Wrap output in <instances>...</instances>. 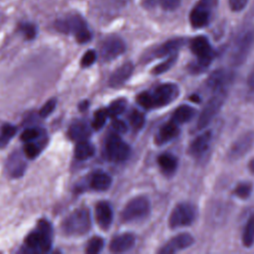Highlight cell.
I'll return each instance as SVG.
<instances>
[{
  "mask_svg": "<svg viewBox=\"0 0 254 254\" xmlns=\"http://www.w3.org/2000/svg\"><path fill=\"white\" fill-rule=\"evenodd\" d=\"M242 242L245 247H251L254 243V213L248 218L243 233H242Z\"/></svg>",
  "mask_w": 254,
  "mask_h": 254,
  "instance_id": "484cf974",
  "label": "cell"
},
{
  "mask_svg": "<svg viewBox=\"0 0 254 254\" xmlns=\"http://www.w3.org/2000/svg\"><path fill=\"white\" fill-rule=\"evenodd\" d=\"M177 59H178V54L177 53L168 56V59L166 61H164L163 63H161L160 64L156 65L153 68V73L154 74H161L163 72H166L167 70H169L175 64Z\"/></svg>",
  "mask_w": 254,
  "mask_h": 254,
  "instance_id": "83f0119b",
  "label": "cell"
},
{
  "mask_svg": "<svg viewBox=\"0 0 254 254\" xmlns=\"http://www.w3.org/2000/svg\"><path fill=\"white\" fill-rule=\"evenodd\" d=\"M112 217L113 213L109 203L99 201L95 206V218L98 225L103 229H107L112 222Z\"/></svg>",
  "mask_w": 254,
  "mask_h": 254,
  "instance_id": "ac0fdd59",
  "label": "cell"
},
{
  "mask_svg": "<svg viewBox=\"0 0 254 254\" xmlns=\"http://www.w3.org/2000/svg\"><path fill=\"white\" fill-rule=\"evenodd\" d=\"M112 127L117 133H125L127 131V125L124 121L119 119H113Z\"/></svg>",
  "mask_w": 254,
  "mask_h": 254,
  "instance_id": "60d3db41",
  "label": "cell"
},
{
  "mask_svg": "<svg viewBox=\"0 0 254 254\" xmlns=\"http://www.w3.org/2000/svg\"><path fill=\"white\" fill-rule=\"evenodd\" d=\"M27 247L47 252L52 246V227L46 220H40L38 230L31 232L25 239Z\"/></svg>",
  "mask_w": 254,
  "mask_h": 254,
  "instance_id": "5b68a950",
  "label": "cell"
},
{
  "mask_svg": "<svg viewBox=\"0 0 254 254\" xmlns=\"http://www.w3.org/2000/svg\"><path fill=\"white\" fill-rule=\"evenodd\" d=\"M19 30L25 36V38L28 39V40L34 39L36 37V34H37V29H36L35 25H33L31 23H22V24H20Z\"/></svg>",
  "mask_w": 254,
  "mask_h": 254,
  "instance_id": "836d02e7",
  "label": "cell"
},
{
  "mask_svg": "<svg viewBox=\"0 0 254 254\" xmlns=\"http://www.w3.org/2000/svg\"><path fill=\"white\" fill-rule=\"evenodd\" d=\"M211 1L210 0H200L192 8L190 14V22L193 28L204 27L209 20L210 16Z\"/></svg>",
  "mask_w": 254,
  "mask_h": 254,
  "instance_id": "30bf717a",
  "label": "cell"
},
{
  "mask_svg": "<svg viewBox=\"0 0 254 254\" xmlns=\"http://www.w3.org/2000/svg\"><path fill=\"white\" fill-rule=\"evenodd\" d=\"M190 50L197 58L196 62L190 64V70L200 72L210 64L213 59L211 46L205 37L198 36L191 40Z\"/></svg>",
  "mask_w": 254,
  "mask_h": 254,
  "instance_id": "277c9868",
  "label": "cell"
},
{
  "mask_svg": "<svg viewBox=\"0 0 254 254\" xmlns=\"http://www.w3.org/2000/svg\"><path fill=\"white\" fill-rule=\"evenodd\" d=\"M230 79L231 75L228 71L224 69H217L208 76L206 85L212 92L218 90H226Z\"/></svg>",
  "mask_w": 254,
  "mask_h": 254,
  "instance_id": "9a60e30c",
  "label": "cell"
},
{
  "mask_svg": "<svg viewBox=\"0 0 254 254\" xmlns=\"http://www.w3.org/2000/svg\"><path fill=\"white\" fill-rule=\"evenodd\" d=\"M180 133V128L179 124L176 123L175 121L171 120L168 123L164 124L160 130L158 131L156 135V142L157 144H165L174 138H176Z\"/></svg>",
  "mask_w": 254,
  "mask_h": 254,
  "instance_id": "d6986e66",
  "label": "cell"
},
{
  "mask_svg": "<svg viewBox=\"0 0 254 254\" xmlns=\"http://www.w3.org/2000/svg\"><path fill=\"white\" fill-rule=\"evenodd\" d=\"M107 116H108V114H107L106 109H98L94 113V116H93V120H92V124H91L92 128L94 130H99L105 124Z\"/></svg>",
  "mask_w": 254,
  "mask_h": 254,
  "instance_id": "1f68e13d",
  "label": "cell"
},
{
  "mask_svg": "<svg viewBox=\"0 0 254 254\" xmlns=\"http://www.w3.org/2000/svg\"><path fill=\"white\" fill-rule=\"evenodd\" d=\"M111 177L101 171L95 172L90 180V186L93 190H105L107 189H109V187L111 186Z\"/></svg>",
  "mask_w": 254,
  "mask_h": 254,
  "instance_id": "603a6c76",
  "label": "cell"
},
{
  "mask_svg": "<svg viewBox=\"0 0 254 254\" xmlns=\"http://www.w3.org/2000/svg\"><path fill=\"white\" fill-rule=\"evenodd\" d=\"M91 133L90 126L82 121V120H75L71 123L68 128V136L70 139L78 142L82 140H87Z\"/></svg>",
  "mask_w": 254,
  "mask_h": 254,
  "instance_id": "ffe728a7",
  "label": "cell"
},
{
  "mask_svg": "<svg viewBox=\"0 0 254 254\" xmlns=\"http://www.w3.org/2000/svg\"><path fill=\"white\" fill-rule=\"evenodd\" d=\"M126 104H127L126 100L123 99V98H119V99L114 100L109 105V107L106 109L108 116L111 117V118H114V117L120 115L125 110Z\"/></svg>",
  "mask_w": 254,
  "mask_h": 254,
  "instance_id": "4316f807",
  "label": "cell"
},
{
  "mask_svg": "<svg viewBox=\"0 0 254 254\" xmlns=\"http://www.w3.org/2000/svg\"><path fill=\"white\" fill-rule=\"evenodd\" d=\"M194 113H195V110L191 106L184 104L179 106L175 110L172 116V120L178 124L187 123L194 116Z\"/></svg>",
  "mask_w": 254,
  "mask_h": 254,
  "instance_id": "cb8c5ba5",
  "label": "cell"
},
{
  "mask_svg": "<svg viewBox=\"0 0 254 254\" xmlns=\"http://www.w3.org/2000/svg\"><path fill=\"white\" fill-rule=\"evenodd\" d=\"M158 164L164 174L172 175L177 170L178 160L174 155L170 153H165L158 157Z\"/></svg>",
  "mask_w": 254,
  "mask_h": 254,
  "instance_id": "7402d4cb",
  "label": "cell"
},
{
  "mask_svg": "<svg viewBox=\"0 0 254 254\" xmlns=\"http://www.w3.org/2000/svg\"><path fill=\"white\" fill-rule=\"evenodd\" d=\"M157 2H159V4L164 10L172 11L180 6L182 0H157Z\"/></svg>",
  "mask_w": 254,
  "mask_h": 254,
  "instance_id": "74e56055",
  "label": "cell"
},
{
  "mask_svg": "<svg viewBox=\"0 0 254 254\" xmlns=\"http://www.w3.org/2000/svg\"><path fill=\"white\" fill-rule=\"evenodd\" d=\"M24 153L25 155L30 158V159H33L35 158L36 156H38V154L40 153V148L38 147V145H36L35 143H30V142H27L24 146Z\"/></svg>",
  "mask_w": 254,
  "mask_h": 254,
  "instance_id": "d590c367",
  "label": "cell"
},
{
  "mask_svg": "<svg viewBox=\"0 0 254 254\" xmlns=\"http://www.w3.org/2000/svg\"><path fill=\"white\" fill-rule=\"evenodd\" d=\"M253 143H254V136L252 134L242 135L230 147L228 152V157L233 160L243 157L245 154L249 152Z\"/></svg>",
  "mask_w": 254,
  "mask_h": 254,
  "instance_id": "4fadbf2b",
  "label": "cell"
},
{
  "mask_svg": "<svg viewBox=\"0 0 254 254\" xmlns=\"http://www.w3.org/2000/svg\"><path fill=\"white\" fill-rule=\"evenodd\" d=\"M196 208L190 202H181L172 210L169 217V225L171 228H179L189 226L193 223L196 218Z\"/></svg>",
  "mask_w": 254,
  "mask_h": 254,
  "instance_id": "52a82bcc",
  "label": "cell"
},
{
  "mask_svg": "<svg viewBox=\"0 0 254 254\" xmlns=\"http://www.w3.org/2000/svg\"><path fill=\"white\" fill-rule=\"evenodd\" d=\"M226 98V90H218L214 91L212 96L206 102L204 107L202 108L196 123L197 129H202L206 127L214 116L219 112Z\"/></svg>",
  "mask_w": 254,
  "mask_h": 254,
  "instance_id": "8992f818",
  "label": "cell"
},
{
  "mask_svg": "<svg viewBox=\"0 0 254 254\" xmlns=\"http://www.w3.org/2000/svg\"><path fill=\"white\" fill-rule=\"evenodd\" d=\"M125 52L124 42L116 36L106 38L100 46V56L104 61H111Z\"/></svg>",
  "mask_w": 254,
  "mask_h": 254,
  "instance_id": "8fae6325",
  "label": "cell"
},
{
  "mask_svg": "<svg viewBox=\"0 0 254 254\" xmlns=\"http://www.w3.org/2000/svg\"><path fill=\"white\" fill-rule=\"evenodd\" d=\"M95 60H96V53L93 50H89L82 56L80 64L82 67H88L95 62Z\"/></svg>",
  "mask_w": 254,
  "mask_h": 254,
  "instance_id": "e575fe53",
  "label": "cell"
},
{
  "mask_svg": "<svg viewBox=\"0 0 254 254\" xmlns=\"http://www.w3.org/2000/svg\"><path fill=\"white\" fill-rule=\"evenodd\" d=\"M56 103H57V100L54 99V98L47 101L40 110V116L41 117H47L48 115H50L54 111V109L56 107Z\"/></svg>",
  "mask_w": 254,
  "mask_h": 254,
  "instance_id": "8d00e7d4",
  "label": "cell"
},
{
  "mask_svg": "<svg viewBox=\"0 0 254 254\" xmlns=\"http://www.w3.org/2000/svg\"><path fill=\"white\" fill-rule=\"evenodd\" d=\"M39 136V131L35 128H28L21 134V140L24 142H31Z\"/></svg>",
  "mask_w": 254,
  "mask_h": 254,
  "instance_id": "f35d334b",
  "label": "cell"
},
{
  "mask_svg": "<svg viewBox=\"0 0 254 254\" xmlns=\"http://www.w3.org/2000/svg\"><path fill=\"white\" fill-rule=\"evenodd\" d=\"M130 147L117 134H110L105 143L106 157L113 162H123L130 156Z\"/></svg>",
  "mask_w": 254,
  "mask_h": 254,
  "instance_id": "9c48e42d",
  "label": "cell"
},
{
  "mask_svg": "<svg viewBox=\"0 0 254 254\" xmlns=\"http://www.w3.org/2000/svg\"><path fill=\"white\" fill-rule=\"evenodd\" d=\"M155 2H157V0H148V3H149V4H153V3H155Z\"/></svg>",
  "mask_w": 254,
  "mask_h": 254,
  "instance_id": "bcb514c9",
  "label": "cell"
},
{
  "mask_svg": "<svg viewBox=\"0 0 254 254\" xmlns=\"http://www.w3.org/2000/svg\"><path fill=\"white\" fill-rule=\"evenodd\" d=\"M211 131H205L201 135L197 136L189 147V154L194 158H199L206 153L211 142Z\"/></svg>",
  "mask_w": 254,
  "mask_h": 254,
  "instance_id": "5bb4252c",
  "label": "cell"
},
{
  "mask_svg": "<svg viewBox=\"0 0 254 254\" xmlns=\"http://www.w3.org/2000/svg\"><path fill=\"white\" fill-rule=\"evenodd\" d=\"M252 191V186L249 183H241L236 186L233 193L240 198H247Z\"/></svg>",
  "mask_w": 254,
  "mask_h": 254,
  "instance_id": "d6a6232c",
  "label": "cell"
},
{
  "mask_svg": "<svg viewBox=\"0 0 254 254\" xmlns=\"http://www.w3.org/2000/svg\"><path fill=\"white\" fill-rule=\"evenodd\" d=\"M248 168H249V170L251 171V173L254 174V159H252V160L249 162Z\"/></svg>",
  "mask_w": 254,
  "mask_h": 254,
  "instance_id": "ee69618b",
  "label": "cell"
},
{
  "mask_svg": "<svg viewBox=\"0 0 254 254\" xmlns=\"http://www.w3.org/2000/svg\"><path fill=\"white\" fill-rule=\"evenodd\" d=\"M194 242L193 237L190 233H180L170 239L160 250L159 253L162 254H172L184 250L191 246Z\"/></svg>",
  "mask_w": 254,
  "mask_h": 254,
  "instance_id": "7c38bea8",
  "label": "cell"
},
{
  "mask_svg": "<svg viewBox=\"0 0 254 254\" xmlns=\"http://www.w3.org/2000/svg\"><path fill=\"white\" fill-rule=\"evenodd\" d=\"M16 128L11 124H5L2 126L0 135V146H5L7 142L15 135Z\"/></svg>",
  "mask_w": 254,
  "mask_h": 254,
  "instance_id": "4dcf8cb0",
  "label": "cell"
},
{
  "mask_svg": "<svg viewBox=\"0 0 254 254\" xmlns=\"http://www.w3.org/2000/svg\"><path fill=\"white\" fill-rule=\"evenodd\" d=\"M105 1L115 8H122L129 2V0H105Z\"/></svg>",
  "mask_w": 254,
  "mask_h": 254,
  "instance_id": "b9f144b4",
  "label": "cell"
},
{
  "mask_svg": "<svg viewBox=\"0 0 254 254\" xmlns=\"http://www.w3.org/2000/svg\"><path fill=\"white\" fill-rule=\"evenodd\" d=\"M247 83H248V86L251 90L254 91V67L252 68L251 72L249 73V76H248V80H247Z\"/></svg>",
  "mask_w": 254,
  "mask_h": 254,
  "instance_id": "7bdbcfd3",
  "label": "cell"
},
{
  "mask_svg": "<svg viewBox=\"0 0 254 254\" xmlns=\"http://www.w3.org/2000/svg\"><path fill=\"white\" fill-rule=\"evenodd\" d=\"M248 3V0H229V7L232 11L238 12L243 10Z\"/></svg>",
  "mask_w": 254,
  "mask_h": 254,
  "instance_id": "ab89813d",
  "label": "cell"
},
{
  "mask_svg": "<svg viewBox=\"0 0 254 254\" xmlns=\"http://www.w3.org/2000/svg\"><path fill=\"white\" fill-rule=\"evenodd\" d=\"M91 225L89 211L86 208H78L71 212L62 224L64 234L69 236H78L85 234Z\"/></svg>",
  "mask_w": 254,
  "mask_h": 254,
  "instance_id": "3957f363",
  "label": "cell"
},
{
  "mask_svg": "<svg viewBox=\"0 0 254 254\" xmlns=\"http://www.w3.org/2000/svg\"><path fill=\"white\" fill-rule=\"evenodd\" d=\"M133 69L134 67L132 63H125L124 64L120 65L109 77V85L111 87H119L123 85L131 76Z\"/></svg>",
  "mask_w": 254,
  "mask_h": 254,
  "instance_id": "2e32d148",
  "label": "cell"
},
{
  "mask_svg": "<svg viewBox=\"0 0 254 254\" xmlns=\"http://www.w3.org/2000/svg\"><path fill=\"white\" fill-rule=\"evenodd\" d=\"M87 106H88V103H87V101L81 102V103H80V105H79V107H80V109H81V110H82V109L84 110V109H85Z\"/></svg>",
  "mask_w": 254,
  "mask_h": 254,
  "instance_id": "f6af8a7d",
  "label": "cell"
},
{
  "mask_svg": "<svg viewBox=\"0 0 254 254\" xmlns=\"http://www.w3.org/2000/svg\"><path fill=\"white\" fill-rule=\"evenodd\" d=\"M135 244V236L131 233H123L112 239L109 249L114 253H121L130 250Z\"/></svg>",
  "mask_w": 254,
  "mask_h": 254,
  "instance_id": "e0dca14e",
  "label": "cell"
},
{
  "mask_svg": "<svg viewBox=\"0 0 254 254\" xmlns=\"http://www.w3.org/2000/svg\"><path fill=\"white\" fill-rule=\"evenodd\" d=\"M183 45H184L183 39L169 40L164 44H162L161 46H159L157 49H155L153 52V56L159 58V57H165V56L176 54Z\"/></svg>",
  "mask_w": 254,
  "mask_h": 254,
  "instance_id": "44dd1931",
  "label": "cell"
},
{
  "mask_svg": "<svg viewBox=\"0 0 254 254\" xmlns=\"http://www.w3.org/2000/svg\"><path fill=\"white\" fill-rule=\"evenodd\" d=\"M55 29L64 34H73L80 44L87 43L91 39V33L85 21L78 15H68L58 19L55 22Z\"/></svg>",
  "mask_w": 254,
  "mask_h": 254,
  "instance_id": "7a4b0ae2",
  "label": "cell"
},
{
  "mask_svg": "<svg viewBox=\"0 0 254 254\" xmlns=\"http://www.w3.org/2000/svg\"><path fill=\"white\" fill-rule=\"evenodd\" d=\"M179 86L175 83H164L152 91H144L138 94L137 102L145 109H155L166 106L178 98Z\"/></svg>",
  "mask_w": 254,
  "mask_h": 254,
  "instance_id": "6da1fadb",
  "label": "cell"
},
{
  "mask_svg": "<svg viewBox=\"0 0 254 254\" xmlns=\"http://www.w3.org/2000/svg\"><path fill=\"white\" fill-rule=\"evenodd\" d=\"M150 212V202L145 196H137L131 199L124 207L121 213V219L124 222H131L143 219Z\"/></svg>",
  "mask_w": 254,
  "mask_h": 254,
  "instance_id": "ba28073f",
  "label": "cell"
},
{
  "mask_svg": "<svg viewBox=\"0 0 254 254\" xmlns=\"http://www.w3.org/2000/svg\"><path fill=\"white\" fill-rule=\"evenodd\" d=\"M103 245H104L103 239L101 237L95 236V237H93L92 239H90L88 241L86 249H85V252L88 253V254L98 253V252H100L102 250Z\"/></svg>",
  "mask_w": 254,
  "mask_h": 254,
  "instance_id": "f546056e",
  "label": "cell"
},
{
  "mask_svg": "<svg viewBox=\"0 0 254 254\" xmlns=\"http://www.w3.org/2000/svg\"><path fill=\"white\" fill-rule=\"evenodd\" d=\"M129 122L133 129L140 130L145 123V116L138 110H133L129 115Z\"/></svg>",
  "mask_w": 254,
  "mask_h": 254,
  "instance_id": "f1b7e54d",
  "label": "cell"
},
{
  "mask_svg": "<svg viewBox=\"0 0 254 254\" xmlns=\"http://www.w3.org/2000/svg\"><path fill=\"white\" fill-rule=\"evenodd\" d=\"M94 147L87 140L78 141L74 148V156L78 160H86L93 156Z\"/></svg>",
  "mask_w": 254,
  "mask_h": 254,
  "instance_id": "d4e9b609",
  "label": "cell"
}]
</instances>
